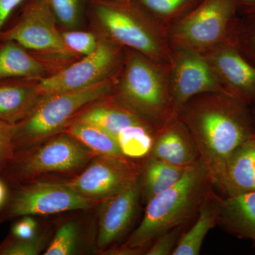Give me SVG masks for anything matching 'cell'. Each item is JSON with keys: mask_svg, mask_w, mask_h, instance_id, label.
<instances>
[{"mask_svg": "<svg viewBox=\"0 0 255 255\" xmlns=\"http://www.w3.org/2000/svg\"><path fill=\"white\" fill-rule=\"evenodd\" d=\"M187 168L150 156L146 160L140 177L141 194L145 201H148L174 186L180 180Z\"/></svg>", "mask_w": 255, "mask_h": 255, "instance_id": "7402d4cb", "label": "cell"}, {"mask_svg": "<svg viewBox=\"0 0 255 255\" xmlns=\"http://www.w3.org/2000/svg\"><path fill=\"white\" fill-rule=\"evenodd\" d=\"M150 156L186 168L199 160L195 143L177 114L159 128Z\"/></svg>", "mask_w": 255, "mask_h": 255, "instance_id": "2e32d148", "label": "cell"}, {"mask_svg": "<svg viewBox=\"0 0 255 255\" xmlns=\"http://www.w3.org/2000/svg\"><path fill=\"white\" fill-rule=\"evenodd\" d=\"M211 186L207 169L199 159L188 167L179 182L147 201L140 225L124 244L112 247L107 254L145 255L147 247L159 236L191 219Z\"/></svg>", "mask_w": 255, "mask_h": 255, "instance_id": "7a4b0ae2", "label": "cell"}, {"mask_svg": "<svg viewBox=\"0 0 255 255\" xmlns=\"http://www.w3.org/2000/svg\"><path fill=\"white\" fill-rule=\"evenodd\" d=\"M145 12L166 28L177 22L201 0H133Z\"/></svg>", "mask_w": 255, "mask_h": 255, "instance_id": "d4e9b609", "label": "cell"}, {"mask_svg": "<svg viewBox=\"0 0 255 255\" xmlns=\"http://www.w3.org/2000/svg\"><path fill=\"white\" fill-rule=\"evenodd\" d=\"M58 23L65 29L78 27L82 21V0H46Z\"/></svg>", "mask_w": 255, "mask_h": 255, "instance_id": "83f0119b", "label": "cell"}, {"mask_svg": "<svg viewBox=\"0 0 255 255\" xmlns=\"http://www.w3.org/2000/svg\"><path fill=\"white\" fill-rule=\"evenodd\" d=\"M238 0H201L167 28L172 48L202 52L230 43L237 21Z\"/></svg>", "mask_w": 255, "mask_h": 255, "instance_id": "52a82bcc", "label": "cell"}, {"mask_svg": "<svg viewBox=\"0 0 255 255\" xmlns=\"http://www.w3.org/2000/svg\"><path fill=\"white\" fill-rule=\"evenodd\" d=\"M49 234L40 233L31 240H19L9 236L0 244V255H37L44 251Z\"/></svg>", "mask_w": 255, "mask_h": 255, "instance_id": "f1b7e54d", "label": "cell"}, {"mask_svg": "<svg viewBox=\"0 0 255 255\" xmlns=\"http://www.w3.org/2000/svg\"><path fill=\"white\" fill-rule=\"evenodd\" d=\"M140 195L139 177L101 201L96 239L99 251L105 253L127 234L136 216Z\"/></svg>", "mask_w": 255, "mask_h": 255, "instance_id": "4fadbf2b", "label": "cell"}, {"mask_svg": "<svg viewBox=\"0 0 255 255\" xmlns=\"http://www.w3.org/2000/svg\"><path fill=\"white\" fill-rule=\"evenodd\" d=\"M9 187L7 201L0 211V223L24 216H46L90 209L101 202L79 195L54 179Z\"/></svg>", "mask_w": 255, "mask_h": 255, "instance_id": "30bf717a", "label": "cell"}, {"mask_svg": "<svg viewBox=\"0 0 255 255\" xmlns=\"http://www.w3.org/2000/svg\"><path fill=\"white\" fill-rule=\"evenodd\" d=\"M72 122L92 124L103 129L115 138L125 128L134 124L151 122L122 102L115 95L89 105Z\"/></svg>", "mask_w": 255, "mask_h": 255, "instance_id": "e0dca14e", "label": "cell"}, {"mask_svg": "<svg viewBox=\"0 0 255 255\" xmlns=\"http://www.w3.org/2000/svg\"><path fill=\"white\" fill-rule=\"evenodd\" d=\"M145 163L125 157L96 156L78 174L58 180L79 195L100 202L140 177Z\"/></svg>", "mask_w": 255, "mask_h": 255, "instance_id": "8fae6325", "label": "cell"}, {"mask_svg": "<svg viewBox=\"0 0 255 255\" xmlns=\"http://www.w3.org/2000/svg\"><path fill=\"white\" fill-rule=\"evenodd\" d=\"M119 73L87 88L45 96L27 118L16 124L15 152L59 133L84 109L114 95Z\"/></svg>", "mask_w": 255, "mask_h": 255, "instance_id": "8992f818", "label": "cell"}, {"mask_svg": "<svg viewBox=\"0 0 255 255\" xmlns=\"http://www.w3.org/2000/svg\"><path fill=\"white\" fill-rule=\"evenodd\" d=\"M183 226H177L162 233L145 252L146 255H172L182 234Z\"/></svg>", "mask_w": 255, "mask_h": 255, "instance_id": "1f68e13d", "label": "cell"}, {"mask_svg": "<svg viewBox=\"0 0 255 255\" xmlns=\"http://www.w3.org/2000/svg\"><path fill=\"white\" fill-rule=\"evenodd\" d=\"M159 127L151 122L134 124L124 128L116 136L124 157L136 162L151 155Z\"/></svg>", "mask_w": 255, "mask_h": 255, "instance_id": "603a6c76", "label": "cell"}, {"mask_svg": "<svg viewBox=\"0 0 255 255\" xmlns=\"http://www.w3.org/2000/svg\"><path fill=\"white\" fill-rule=\"evenodd\" d=\"M255 191V137L238 147L228 161L221 191L226 196Z\"/></svg>", "mask_w": 255, "mask_h": 255, "instance_id": "44dd1931", "label": "cell"}, {"mask_svg": "<svg viewBox=\"0 0 255 255\" xmlns=\"http://www.w3.org/2000/svg\"><path fill=\"white\" fill-rule=\"evenodd\" d=\"M9 194V187L4 179L0 176V211L4 207Z\"/></svg>", "mask_w": 255, "mask_h": 255, "instance_id": "e575fe53", "label": "cell"}, {"mask_svg": "<svg viewBox=\"0 0 255 255\" xmlns=\"http://www.w3.org/2000/svg\"><path fill=\"white\" fill-rule=\"evenodd\" d=\"M78 242V225L73 221L64 223L55 233L43 255H73L76 252Z\"/></svg>", "mask_w": 255, "mask_h": 255, "instance_id": "4316f807", "label": "cell"}, {"mask_svg": "<svg viewBox=\"0 0 255 255\" xmlns=\"http://www.w3.org/2000/svg\"><path fill=\"white\" fill-rule=\"evenodd\" d=\"M16 124L0 120V174L7 167L15 154L14 137Z\"/></svg>", "mask_w": 255, "mask_h": 255, "instance_id": "4dcf8cb0", "label": "cell"}, {"mask_svg": "<svg viewBox=\"0 0 255 255\" xmlns=\"http://www.w3.org/2000/svg\"><path fill=\"white\" fill-rule=\"evenodd\" d=\"M14 25L0 35V42L12 41L32 53L65 67L76 56L64 43L56 18L46 0H25Z\"/></svg>", "mask_w": 255, "mask_h": 255, "instance_id": "ba28073f", "label": "cell"}, {"mask_svg": "<svg viewBox=\"0 0 255 255\" xmlns=\"http://www.w3.org/2000/svg\"><path fill=\"white\" fill-rule=\"evenodd\" d=\"M11 228V237L19 240H31L40 234L38 223L33 216H24L18 218Z\"/></svg>", "mask_w": 255, "mask_h": 255, "instance_id": "d6a6232c", "label": "cell"}, {"mask_svg": "<svg viewBox=\"0 0 255 255\" xmlns=\"http://www.w3.org/2000/svg\"><path fill=\"white\" fill-rule=\"evenodd\" d=\"M101 33L117 44L161 64L171 65L172 48L167 29L133 0H92Z\"/></svg>", "mask_w": 255, "mask_h": 255, "instance_id": "3957f363", "label": "cell"}, {"mask_svg": "<svg viewBox=\"0 0 255 255\" xmlns=\"http://www.w3.org/2000/svg\"><path fill=\"white\" fill-rule=\"evenodd\" d=\"M230 44L255 67V14L245 18H237Z\"/></svg>", "mask_w": 255, "mask_h": 255, "instance_id": "484cf974", "label": "cell"}, {"mask_svg": "<svg viewBox=\"0 0 255 255\" xmlns=\"http://www.w3.org/2000/svg\"><path fill=\"white\" fill-rule=\"evenodd\" d=\"M218 225L238 238L255 243V191L222 198Z\"/></svg>", "mask_w": 255, "mask_h": 255, "instance_id": "d6986e66", "label": "cell"}, {"mask_svg": "<svg viewBox=\"0 0 255 255\" xmlns=\"http://www.w3.org/2000/svg\"><path fill=\"white\" fill-rule=\"evenodd\" d=\"M222 198L211 189L198 210L199 216L192 227L179 238L172 255H198L208 233L218 225Z\"/></svg>", "mask_w": 255, "mask_h": 255, "instance_id": "ffe728a7", "label": "cell"}, {"mask_svg": "<svg viewBox=\"0 0 255 255\" xmlns=\"http://www.w3.org/2000/svg\"><path fill=\"white\" fill-rule=\"evenodd\" d=\"M238 1H241L243 4L248 5L250 7L255 9V0H238Z\"/></svg>", "mask_w": 255, "mask_h": 255, "instance_id": "d590c367", "label": "cell"}, {"mask_svg": "<svg viewBox=\"0 0 255 255\" xmlns=\"http://www.w3.org/2000/svg\"><path fill=\"white\" fill-rule=\"evenodd\" d=\"M124 51L125 48L100 32L93 53L38 80V87L45 97L82 90L113 78L122 68Z\"/></svg>", "mask_w": 255, "mask_h": 255, "instance_id": "9c48e42d", "label": "cell"}, {"mask_svg": "<svg viewBox=\"0 0 255 255\" xmlns=\"http://www.w3.org/2000/svg\"><path fill=\"white\" fill-rule=\"evenodd\" d=\"M61 132L71 135L97 156L124 157L115 137L92 124L72 122Z\"/></svg>", "mask_w": 255, "mask_h": 255, "instance_id": "cb8c5ba5", "label": "cell"}, {"mask_svg": "<svg viewBox=\"0 0 255 255\" xmlns=\"http://www.w3.org/2000/svg\"><path fill=\"white\" fill-rule=\"evenodd\" d=\"M96 156L71 135L61 132L15 152L0 176L9 187L55 176L70 178L81 172Z\"/></svg>", "mask_w": 255, "mask_h": 255, "instance_id": "5b68a950", "label": "cell"}, {"mask_svg": "<svg viewBox=\"0 0 255 255\" xmlns=\"http://www.w3.org/2000/svg\"><path fill=\"white\" fill-rule=\"evenodd\" d=\"M170 65L125 48L116 86L117 98L159 128L176 115L170 89Z\"/></svg>", "mask_w": 255, "mask_h": 255, "instance_id": "277c9868", "label": "cell"}, {"mask_svg": "<svg viewBox=\"0 0 255 255\" xmlns=\"http://www.w3.org/2000/svg\"><path fill=\"white\" fill-rule=\"evenodd\" d=\"M62 68L60 64L32 53L16 42H0V80L38 81Z\"/></svg>", "mask_w": 255, "mask_h": 255, "instance_id": "9a60e30c", "label": "cell"}, {"mask_svg": "<svg viewBox=\"0 0 255 255\" xmlns=\"http://www.w3.org/2000/svg\"><path fill=\"white\" fill-rule=\"evenodd\" d=\"M250 107H251L252 117H253V124H254L255 130V101L251 105H250Z\"/></svg>", "mask_w": 255, "mask_h": 255, "instance_id": "8d00e7d4", "label": "cell"}, {"mask_svg": "<svg viewBox=\"0 0 255 255\" xmlns=\"http://www.w3.org/2000/svg\"><path fill=\"white\" fill-rule=\"evenodd\" d=\"M61 34L68 49L78 57L91 54L98 46L99 33L74 28L61 31Z\"/></svg>", "mask_w": 255, "mask_h": 255, "instance_id": "f546056e", "label": "cell"}, {"mask_svg": "<svg viewBox=\"0 0 255 255\" xmlns=\"http://www.w3.org/2000/svg\"><path fill=\"white\" fill-rule=\"evenodd\" d=\"M25 0H0V35L4 30L5 23L16 8Z\"/></svg>", "mask_w": 255, "mask_h": 255, "instance_id": "836d02e7", "label": "cell"}, {"mask_svg": "<svg viewBox=\"0 0 255 255\" xmlns=\"http://www.w3.org/2000/svg\"><path fill=\"white\" fill-rule=\"evenodd\" d=\"M169 89L176 114L196 96L210 92L226 93L204 55L188 48H172Z\"/></svg>", "mask_w": 255, "mask_h": 255, "instance_id": "7c38bea8", "label": "cell"}, {"mask_svg": "<svg viewBox=\"0 0 255 255\" xmlns=\"http://www.w3.org/2000/svg\"><path fill=\"white\" fill-rule=\"evenodd\" d=\"M44 97L38 81L0 80V120L17 124L27 118Z\"/></svg>", "mask_w": 255, "mask_h": 255, "instance_id": "ac0fdd59", "label": "cell"}, {"mask_svg": "<svg viewBox=\"0 0 255 255\" xmlns=\"http://www.w3.org/2000/svg\"><path fill=\"white\" fill-rule=\"evenodd\" d=\"M177 115L192 137L211 184L221 191L231 156L255 137L251 107L228 94L210 92L191 98Z\"/></svg>", "mask_w": 255, "mask_h": 255, "instance_id": "6da1fadb", "label": "cell"}, {"mask_svg": "<svg viewBox=\"0 0 255 255\" xmlns=\"http://www.w3.org/2000/svg\"><path fill=\"white\" fill-rule=\"evenodd\" d=\"M228 95L248 105L255 101V67L230 43L200 52Z\"/></svg>", "mask_w": 255, "mask_h": 255, "instance_id": "5bb4252c", "label": "cell"}]
</instances>
